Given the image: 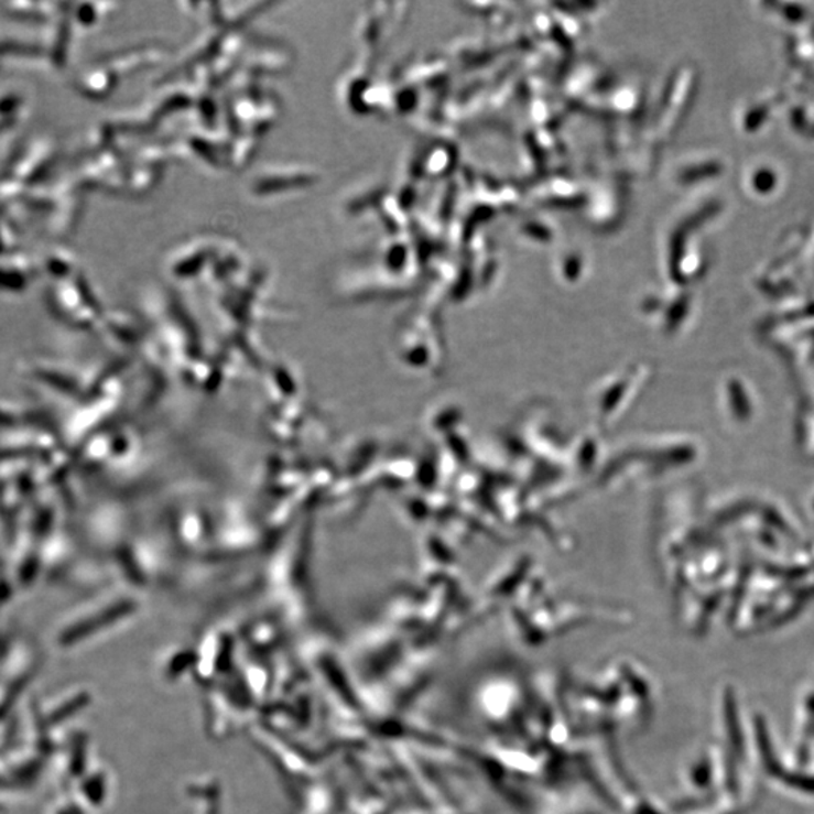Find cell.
I'll return each instance as SVG.
<instances>
[{"instance_id":"2","label":"cell","mask_w":814,"mask_h":814,"mask_svg":"<svg viewBox=\"0 0 814 814\" xmlns=\"http://www.w3.org/2000/svg\"><path fill=\"white\" fill-rule=\"evenodd\" d=\"M26 106V96L20 89L0 88V132L18 124Z\"/></svg>"},{"instance_id":"1","label":"cell","mask_w":814,"mask_h":814,"mask_svg":"<svg viewBox=\"0 0 814 814\" xmlns=\"http://www.w3.org/2000/svg\"><path fill=\"white\" fill-rule=\"evenodd\" d=\"M35 268L24 256H7L0 259V284L3 287L20 289L34 276Z\"/></svg>"}]
</instances>
